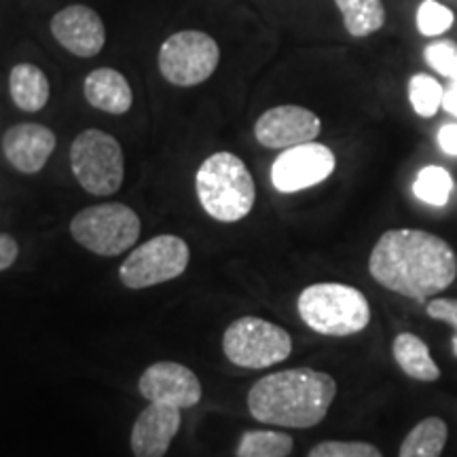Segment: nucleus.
<instances>
[{"label":"nucleus","instance_id":"obj_25","mask_svg":"<svg viewBox=\"0 0 457 457\" xmlns=\"http://www.w3.org/2000/svg\"><path fill=\"white\" fill-rule=\"evenodd\" d=\"M426 64L443 77L457 81V43L449 38L434 41L424 49Z\"/></svg>","mask_w":457,"mask_h":457},{"label":"nucleus","instance_id":"obj_4","mask_svg":"<svg viewBox=\"0 0 457 457\" xmlns=\"http://www.w3.org/2000/svg\"><path fill=\"white\" fill-rule=\"evenodd\" d=\"M296 310L305 327L327 337L362 333L370 322V305L364 293L339 282L307 286L299 295Z\"/></svg>","mask_w":457,"mask_h":457},{"label":"nucleus","instance_id":"obj_19","mask_svg":"<svg viewBox=\"0 0 457 457\" xmlns=\"http://www.w3.org/2000/svg\"><path fill=\"white\" fill-rule=\"evenodd\" d=\"M449 438V428L441 417L421 420L400 445L398 457H441Z\"/></svg>","mask_w":457,"mask_h":457},{"label":"nucleus","instance_id":"obj_3","mask_svg":"<svg viewBox=\"0 0 457 457\" xmlns=\"http://www.w3.org/2000/svg\"><path fill=\"white\" fill-rule=\"evenodd\" d=\"M195 188L202 208L220 222H237L253 212L254 179L233 153L220 151L199 165Z\"/></svg>","mask_w":457,"mask_h":457},{"label":"nucleus","instance_id":"obj_6","mask_svg":"<svg viewBox=\"0 0 457 457\" xmlns=\"http://www.w3.org/2000/svg\"><path fill=\"white\" fill-rule=\"evenodd\" d=\"M140 219L125 204L89 205L74 216L71 233L89 253L100 256H119L138 242Z\"/></svg>","mask_w":457,"mask_h":457},{"label":"nucleus","instance_id":"obj_14","mask_svg":"<svg viewBox=\"0 0 457 457\" xmlns=\"http://www.w3.org/2000/svg\"><path fill=\"white\" fill-rule=\"evenodd\" d=\"M180 409L171 404L148 403L131 428L134 457H163L180 430Z\"/></svg>","mask_w":457,"mask_h":457},{"label":"nucleus","instance_id":"obj_9","mask_svg":"<svg viewBox=\"0 0 457 457\" xmlns=\"http://www.w3.org/2000/svg\"><path fill=\"white\" fill-rule=\"evenodd\" d=\"M191 259L187 242L176 236H157L129 253L119 267V278L131 290L151 288L185 273Z\"/></svg>","mask_w":457,"mask_h":457},{"label":"nucleus","instance_id":"obj_1","mask_svg":"<svg viewBox=\"0 0 457 457\" xmlns=\"http://www.w3.org/2000/svg\"><path fill=\"white\" fill-rule=\"evenodd\" d=\"M373 279L392 293L426 301L457 279V254L449 242L421 228H390L369 256Z\"/></svg>","mask_w":457,"mask_h":457},{"label":"nucleus","instance_id":"obj_11","mask_svg":"<svg viewBox=\"0 0 457 457\" xmlns=\"http://www.w3.org/2000/svg\"><path fill=\"white\" fill-rule=\"evenodd\" d=\"M322 131L316 112L296 104H284L265 111L254 123V138L265 148L286 151L305 142H313Z\"/></svg>","mask_w":457,"mask_h":457},{"label":"nucleus","instance_id":"obj_8","mask_svg":"<svg viewBox=\"0 0 457 457\" xmlns=\"http://www.w3.org/2000/svg\"><path fill=\"white\" fill-rule=\"evenodd\" d=\"M220 62L219 43L202 30H180L159 47V72L176 87H195L212 77Z\"/></svg>","mask_w":457,"mask_h":457},{"label":"nucleus","instance_id":"obj_12","mask_svg":"<svg viewBox=\"0 0 457 457\" xmlns=\"http://www.w3.org/2000/svg\"><path fill=\"white\" fill-rule=\"evenodd\" d=\"M140 394L148 403L171 404L176 409L195 407L202 400L199 377L179 362H155L140 377Z\"/></svg>","mask_w":457,"mask_h":457},{"label":"nucleus","instance_id":"obj_2","mask_svg":"<svg viewBox=\"0 0 457 457\" xmlns=\"http://www.w3.org/2000/svg\"><path fill=\"white\" fill-rule=\"evenodd\" d=\"M337 396V381L316 369H288L256 381L248 409L256 421L279 428L318 426Z\"/></svg>","mask_w":457,"mask_h":457},{"label":"nucleus","instance_id":"obj_28","mask_svg":"<svg viewBox=\"0 0 457 457\" xmlns=\"http://www.w3.org/2000/svg\"><path fill=\"white\" fill-rule=\"evenodd\" d=\"M17 254H20V245L7 233H0V271L9 270L13 265Z\"/></svg>","mask_w":457,"mask_h":457},{"label":"nucleus","instance_id":"obj_18","mask_svg":"<svg viewBox=\"0 0 457 457\" xmlns=\"http://www.w3.org/2000/svg\"><path fill=\"white\" fill-rule=\"evenodd\" d=\"M11 100L20 111L38 112L49 102V79L34 64H17L9 74Z\"/></svg>","mask_w":457,"mask_h":457},{"label":"nucleus","instance_id":"obj_5","mask_svg":"<svg viewBox=\"0 0 457 457\" xmlns=\"http://www.w3.org/2000/svg\"><path fill=\"white\" fill-rule=\"evenodd\" d=\"M71 165L74 179L91 195H112L123 185V148L102 129H85L72 140Z\"/></svg>","mask_w":457,"mask_h":457},{"label":"nucleus","instance_id":"obj_24","mask_svg":"<svg viewBox=\"0 0 457 457\" xmlns=\"http://www.w3.org/2000/svg\"><path fill=\"white\" fill-rule=\"evenodd\" d=\"M453 11L449 7H445L438 0H424L417 9L415 24L424 37H441L453 26Z\"/></svg>","mask_w":457,"mask_h":457},{"label":"nucleus","instance_id":"obj_27","mask_svg":"<svg viewBox=\"0 0 457 457\" xmlns=\"http://www.w3.org/2000/svg\"><path fill=\"white\" fill-rule=\"evenodd\" d=\"M426 313L432 320H438V322L449 324V327L455 330L453 352L457 356V299H432L430 303H428Z\"/></svg>","mask_w":457,"mask_h":457},{"label":"nucleus","instance_id":"obj_23","mask_svg":"<svg viewBox=\"0 0 457 457\" xmlns=\"http://www.w3.org/2000/svg\"><path fill=\"white\" fill-rule=\"evenodd\" d=\"M445 87L430 74H413L409 81V102L420 117L430 119L443 108Z\"/></svg>","mask_w":457,"mask_h":457},{"label":"nucleus","instance_id":"obj_7","mask_svg":"<svg viewBox=\"0 0 457 457\" xmlns=\"http://www.w3.org/2000/svg\"><path fill=\"white\" fill-rule=\"evenodd\" d=\"M222 350L236 367L267 369L293 353V339L278 324L245 316L228 324L222 337Z\"/></svg>","mask_w":457,"mask_h":457},{"label":"nucleus","instance_id":"obj_29","mask_svg":"<svg viewBox=\"0 0 457 457\" xmlns=\"http://www.w3.org/2000/svg\"><path fill=\"white\" fill-rule=\"evenodd\" d=\"M438 146L445 155L457 157V123H447L438 129Z\"/></svg>","mask_w":457,"mask_h":457},{"label":"nucleus","instance_id":"obj_17","mask_svg":"<svg viewBox=\"0 0 457 457\" xmlns=\"http://www.w3.org/2000/svg\"><path fill=\"white\" fill-rule=\"evenodd\" d=\"M392 353L404 375L415 381H436L441 369L434 362L428 343L413 333H400L392 343Z\"/></svg>","mask_w":457,"mask_h":457},{"label":"nucleus","instance_id":"obj_26","mask_svg":"<svg viewBox=\"0 0 457 457\" xmlns=\"http://www.w3.org/2000/svg\"><path fill=\"white\" fill-rule=\"evenodd\" d=\"M307 457H384L370 443L362 441H324L316 445Z\"/></svg>","mask_w":457,"mask_h":457},{"label":"nucleus","instance_id":"obj_15","mask_svg":"<svg viewBox=\"0 0 457 457\" xmlns=\"http://www.w3.org/2000/svg\"><path fill=\"white\" fill-rule=\"evenodd\" d=\"M55 134L41 123L13 125L3 138L7 162L21 174H37L55 151Z\"/></svg>","mask_w":457,"mask_h":457},{"label":"nucleus","instance_id":"obj_10","mask_svg":"<svg viewBox=\"0 0 457 457\" xmlns=\"http://www.w3.org/2000/svg\"><path fill=\"white\" fill-rule=\"evenodd\" d=\"M335 153L320 142L286 148L271 165V182L279 193H299L324 182L335 171Z\"/></svg>","mask_w":457,"mask_h":457},{"label":"nucleus","instance_id":"obj_16","mask_svg":"<svg viewBox=\"0 0 457 457\" xmlns=\"http://www.w3.org/2000/svg\"><path fill=\"white\" fill-rule=\"evenodd\" d=\"M85 100L91 106L108 114H125L134 104V91L128 79L114 68H96L85 77Z\"/></svg>","mask_w":457,"mask_h":457},{"label":"nucleus","instance_id":"obj_13","mask_svg":"<svg viewBox=\"0 0 457 457\" xmlns=\"http://www.w3.org/2000/svg\"><path fill=\"white\" fill-rule=\"evenodd\" d=\"M51 34L68 54L77 57L98 55L106 45V28L98 11L71 4L51 17Z\"/></svg>","mask_w":457,"mask_h":457},{"label":"nucleus","instance_id":"obj_21","mask_svg":"<svg viewBox=\"0 0 457 457\" xmlns=\"http://www.w3.org/2000/svg\"><path fill=\"white\" fill-rule=\"evenodd\" d=\"M293 447V436L286 432L250 430L237 445V457H288Z\"/></svg>","mask_w":457,"mask_h":457},{"label":"nucleus","instance_id":"obj_22","mask_svg":"<svg viewBox=\"0 0 457 457\" xmlns=\"http://www.w3.org/2000/svg\"><path fill=\"white\" fill-rule=\"evenodd\" d=\"M451 191H453V179L441 165H428L417 174L413 182L415 197L428 205H434V208L447 205Z\"/></svg>","mask_w":457,"mask_h":457},{"label":"nucleus","instance_id":"obj_30","mask_svg":"<svg viewBox=\"0 0 457 457\" xmlns=\"http://www.w3.org/2000/svg\"><path fill=\"white\" fill-rule=\"evenodd\" d=\"M443 108L451 117L457 119V81H451V85L443 94Z\"/></svg>","mask_w":457,"mask_h":457},{"label":"nucleus","instance_id":"obj_20","mask_svg":"<svg viewBox=\"0 0 457 457\" xmlns=\"http://www.w3.org/2000/svg\"><path fill=\"white\" fill-rule=\"evenodd\" d=\"M335 4L350 37L364 38L386 24V7L381 0H335Z\"/></svg>","mask_w":457,"mask_h":457}]
</instances>
